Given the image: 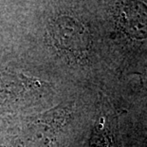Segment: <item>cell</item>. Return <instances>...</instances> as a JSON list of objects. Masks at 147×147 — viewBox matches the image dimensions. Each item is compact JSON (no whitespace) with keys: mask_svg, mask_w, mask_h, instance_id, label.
<instances>
[{"mask_svg":"<svg viewBox=\"0 0 147 147\" xmlns=\"http://www.w3.org/2000/svg\"><path fill=\"white\" fill-rule=\"evenodd\" d=\"M49 35L53 45L68 55H82L89 47L86 28L79 20L67 15H61L52 22Z\"/></svg>","mask_w":147,"mask_h":147,"instance_id":"obj_1","label":"cell"},{"mask_svg":"<svg viewBox=\"0 0 147 147\" xmlns=\"http://www.w3.org/2000/svg\"><path fill=\"white\" fill-rule=\"evenodd\" d=\"M119 22L123 30L138 39L147 37V6L139 0H129L119 11Z\"/></svg>","mask_w":147,"mask_h":147,"instance_id":"obj_2","label":"cell"}]
</instances>
